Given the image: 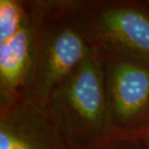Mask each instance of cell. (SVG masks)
Wrapping results in <instances>:
<instances>
[{"instance_id":"cell-5","label":"cell","mask_w":149,"mask_h":149,"mask_svg":"<svg viewBox=\"0 0 149 149\" xmlns=\"http://www.w3.org/2000/svg\"><path fill=\"white\" fill-rule=\"evenodd\" d=\"M0 149H68L47 103L23 97L0 109Z\"/></svg>"},{"instance_id":"cell-4","label":"cell","mask_w":149,"mask_h":149,"mask_svg":"<svg viewBox=\"0 0 149 149\" xmlns=\"http://www.w3.org/2000/svg\"><path fill=\"white\" fill-rule=\"evenodd\" d=\"M99 54L115 142L141 139L149 130V64L109 53Z\"/></svg>"},{"instance_id":"cell-7","label":"cell","mask_w":149,"mask_h":149,"mask_svg":"<svg viewBox=\"0 0 149 149\" xmlns=\"http://www.w3.org/2000/svg\"><path fill=\"white\" fill-rule=\"evenodd\" d=\"M28 19L24 0H0V42L15 36Z\"/></svg>"},{"instance_id":"cell-9","label":"cell","mask_w":149,"mask_h":149,"mask_svg":"<svg viewBox=\"0 0 149 149\" xmlns=\"http://www.w3.org/2000/svg\"><path fill=\"white\" fill-rule=\"evenodd\" d=\"M141 141H143L145 144L149 145V130L147 131V133L143 136V138H142V139H141Z\"/></svg>"},{"instance_id":"cell-3","label":"cell","mask_w":149,"mask_h":149,"mask_svg":"<svg viewBox=\"0 0 149 149\" xmlns=\"http://www.w3.org/2000/svg\"><path fill=\"white\" fill-rule=\"evenodd\" d=\"M92 49L149 64V1L71 0Z\"/></svg>"},{"instance_id":"cell-6","label":"cell","mask_w":149,"mask_h":149,"mask_svg":"<svg viewBox=\"0 0 149 149\" xmlns=\"http://www.w3.org/2000/svg\"><path fill=\"white\" fill-rule=\"evenodd\" d=\"M33 56L34 33L29 15L28 22L15 36L0 42V109L25 96Z\"/></svg>"},{"instance_id":"cell-1","label":"cell","mask_w":149,"mask_h":149,"mask_svg":"<svg viewBox=\"0 0 149 149\" xmlns=\"http://www.w3.org/2000/svg\"><path fill=\"white\" fill-rule=\"evenodd\" d=\"M47 107L68 149H111L115 142L103 61L95 50L50 94Z\"/></svg>"},{"instance_id":"cell-2","label":"cell","mask_w":149,"mask_h":149,"mask_svg":"<svg viewBox=\"0 0 149 149\" xmlns=\"http://www.w3.org/2000/svg\"><path fill=\"white\" fill-rule=\"evenodd\" d=\"M24 2L34 33L33 66L25 96L46 103L93 49L74 19L71 0Z\"/></svg>"},{"instance_id":"cell-8","label":"cell","mask_w":149,"mask_h":149,"mask_svg":"<svg viewBox=\"0 0 149 149\" xmlns=\"http://www.w3.org/2000/svg\"><path fill=\"white\" fill-rule=\"evenodd\" d=\"M111 149H149V145L145 144L141 139H136V141H122L114 142Z\"/></svg>"}]
</instances>
